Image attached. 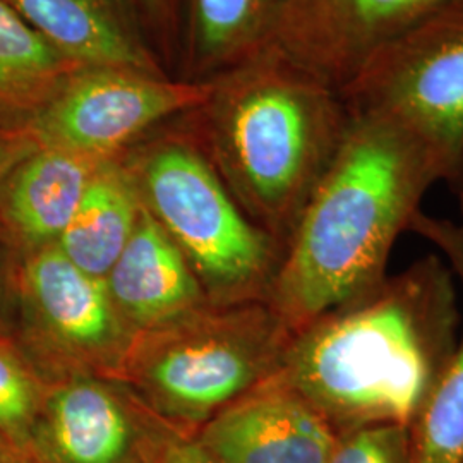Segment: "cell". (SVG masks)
<instances>
[{"label":"cell","mask_w":463,"mask_h":463,"mask_svg":"<svg viewBox=\"0 0 463 463\" xmlns=\"http://www.w3.org/2000/svg\"><path fill=\"white\" fill-rule=\"evenodd\" d=\"M453 273L428 256L296 331L280 373L340 432L412 428L457 347Z\"/></svg>","instance_id":"cell-1"},{"label":"cell","mask_w":463,"mask_h":463,"mask_svg":"<svg viewBox=\"0 0 463 463\" xmlns=\"http://www.w3.org/2000/svg\"><path fill=\"white\" fill-rule=\"evenodd\" d=\"M350 114L268 298L294 333L386 279L398 235L411 229L430 185L445 181L432 151L395 118Z\"/></svg>","instance_id":"cell-2"},{"label":"cell","mask_w":463,"mask_h":463,"mask_svg":"<svg viewBox=\"0 0 463 463\" xmlns=\"http://www.w3.org/2000/svg\"><path fill=\"white\" fill-rule=\"evenodd\" d=\"M215 80L189 116L208 134L233 198L288 242L347 134V103L273 45Z\"/></svg>","instance_id":"cell-3"},{"label":"cell","mask_w":463,"mask_h":463,"mask_svg":"<svg viewBox=\"0 0 463 463\" xmlns=\"http://www.w3.org/2000/svg\"><path fill=\"white\" fill-rule=\"evenodd\" d=\"M294 331L268 300L139 333L120 369L166 419L204 424L280 373Z\"/></svg>","instance_id":"cell-4"},{"label":"cell","mask_w":463,"mask_h":463,"mask_svg":"<svg viewBox=\"0 0 463 463\" xmlns=\"http://www.w3.org/2000/svg\"><path fill=\"white\" fill-rule=\"evenodd\" d=\"M139 198L220 296L268 300L285 252L249 218L206 155L185 136H164L126 156Z\"/></svg>","instance_id":"cell-5"},{"label":"cell","mask_w":463,"mask_h":463,"mask_svg":"<svg viewBox=\"0 0 463 463\" xmlns=\"http://www.w3.org/2000/svg\"><path fill=\"white\" fill-rule=\"evenodd\" d=\"M354 114H381L432 151L463 185V0H447L381 45L340 93Z\"/></svg>","instance_id":"cell-6"},{"label":"cell","mask_w":463,"mask_h":463,"mask_svg":"<svg viewBox=\"0 0 463 463\" xmlns=\"http://www.w3.org/2000/svg\"><path fill=\"white\" fill-rule=\"evenodd\" d=\"M215 86L216 80L185 81L128 69L84 67L16 129L38 146L114 158L162 122L199 109Z\"/></svg>","instance_id":"cell-7"},{"label":"cell","mask_w":463,"mask_h":463,"mask_svg":"<svg viewBox=\"0 0 463 463\" xmlns=\"http://www.w3.org/2000/svg\"><path fill=\"white\" fill-rule=\"evenodd\" d=\"M16 290L32 347L71 364L120 374L136 335L118 315L105 281L49 246L24 256Z\"/></svg>","instance_id":"cell-8"},{"label":"cell","mask_w":463,"mask_h":463,"mask_svg":"<svg viewBox=\"0 0 463 463\" xmlns=\"http://www.w3.org/2000/svg\"><path fill=\"white\" fill-rule=\"evenodd\" d=\"M447 0H279L271 45L342 93L365 61Z\"/></svg>","instance_id":"cell-9"},{"label":"cell","mask_w":463,"mask_h":463,"mask_svg":"<svg viewBox=\"0 0 463 463\" xmlns=\"http://www.w3.org/2000/svg\"><path fill=\"white\" fill-rule=\"evenodd\" d=\"M156 445L112 384L76 374L47 388L28 457L34 463H146Z\"/></svg>","instance_id":"cell-10"},{"label":"cell","mask_w":463,"mask_h":463,"mask_svg":"<svg viewBox=\"0 0 463 463\" xmlns=\"http://www.w3.org/2000/svg\"><path fill=\"white\" fill-rule=\"evenodd\" d=\"M338 430L279 376L204 422L196 438L216 463H330Z\"/></svg>","instance_id":"cell-11"},{"label":"cell","mask_w":463,"mask_h":463,"mask_svg":"<svg viewBox=\"0 0 463 463\" xmlns=\"http://www.w3.org/2000/svg\"><path fill=\"white\" fill-rule=\"evenodd\" d=\"M103 281L134 335L196 313L203 298L193 266L145 204L129 242Z\"/></svg>","instance_id":"cell-12"},{"label":"cell","mask_w":463,"mask_h":463,"mask_svg":"<svg viewBox=\"0 0 463 463\" xmlns=\"http://www.w3.org/2000/svg\"><path fill=\"white\" fill-rule=\"evenodd\" d=\"M107 160L36 145L0 184V229L24 256L53 246Z\"/></svg>","instance_id":"cell-13"},{"label":"cell","mask_w":463,"mask_h":463,"mask_svg":"<svg viewBox=\"0 0 463 463\" xmlns=\"http://www.w3.org/2000/svg\"><path fill=\"white\" fill-rule=\"evenodd\" d=\"M2 2L55 49L81 66L170 76L120 0Z\"/></svg>","instance_id":"cell-14"},{"label":"cell","mask_w":463,"mask_h":463,"mask_svg":"<svg viewBox=\"0 0 463 463\" xmlns=\"http://www.w3.org/2000/svg\"><path fill=\"white\" fill-rule=\"evenodd\" d=\"M279 0H184L177 78L210 81L271 45Z\"/></svg>","instance_id":"cell-15"},{"label":"cell","mask_w":463,"mask_h":463,"mask_svg":"<svg viewBox=\"0 0 463 463\" xmlns=\"http://www.w3.org/2000/svg\"><path fill=\"white\" fill-rule=\"evenodd\" d=\"M141 208L143 203L124 155L110 158L99 166L72 220L53 246L84 273L105 280L129 242Z\"/></svg>","instance_id":"cell-16"},{"label":"cell","mask_w":463,"mask_h":463,"mask_svg":"<svg viewBox=\"0 0 463 463\" xmlns=\"http://www.w3.org/2000/svg\"><path fill=\"white\" fill-rule=\"evenodd\" d=\"M409 231L443 250L463 287V223L419 212ZM411 463H463V336L411 428Z\"/></svg>","instance_id":"cell-17"},{"label":"cell","mask_w":463,"mask_h":463,"mask_svg":"<svg viewBox=\"0 0 463 463\" xmlns=\"http://www.w3.org/2000/svg\"><path fill=\"white\" fill-rule=\"evenodd\" d=\"M81 69L0 0V128L16 129Z\"/></svg>","instance_id":"cell-18"},{"label":"cell","mask_w":463,"mask_h":463,"mask_svg":"<svg viewBox=\"0 0 463 463\" xmlns=\"http://www.w3.org/2000/svg\"><path fill=\"white\" fill-rule=\"evenodd\" d=\"M45 393L33 367L0 338V434L26 455Z\"/></svg>","instance_id":"cell-19"},{"label":"cell","mask_w":463,"mask_h":463,"mask_svg":"<svg viewBox=\"0 0 463 463\" xmlns=\"http://www.w3.org/2000/svg\"><path fill=\"white\" fill-rule=\"evenodd\" d=\"M168 74L177 78L183 50L184 0H120Z\"/></svg>","instance_id":"cell-20"},{"label":"cell","mask_w":463,"mask_h":463,"mask_svg":"<svg viewBox=\"0 0 463 463\" xmlns=\"http://www.w3.org/2000/svg\"><path fill=\"white\" fill-rule=\"evenodd\" d=\"M330 463H411V430L374 424L340 432Z\"/></svg>","instance_id":"cell-21"},{"label":"cell","mask_w":463,"mask_h":463,"mask_svg":"<svg viewBox=\"0 0 463 463\" xmlns=\"http://www.w3.org/2000/svg\"><path fill=\"white\" fill-rule=\"evenodd\" d=\"M153 463H216L196 439L183 436H168L158 439V445L153 453Z\"/></svg>","instance_id":"cell-22"},{"label":"cell","mask_w":463,"mask_h":463,"mask_svg":"<svg viewBox=\"0 0 463 463\" xmlns=\"http://www.w3.org/2000/svg\"><path fill=\"white\" fill-rule=\"evenodd\" d=\"M34 148L36 143L24 131L0 128V184Z\"/></svg>","instance_id":"cell-23"},{"label":"cell","mask_w":463,"mask_h":463,"mask_svg":"<svg viewBox=\"0 0 463 463\" xmlns=\"http://www.w3.org/2000/svg\"><path fill=\"white\" fill-rule=\"evenodd\" d=\"M13 281L0 250V326H4L9 321V315L13 309Z\"/></svg>","instance_id":"cell-24"},{"label":"cell","mask_w":463,"mask_h":463,"mask_svg":"<svg viewBox=\"0 0 463 463\" xmlns=\"http://www.w3.org/2000/svg\"><path fill=\"white\" fill-rule=\"evenodd\" d=\"M0 463H34L23 449L0 434Z\"/></svg>","instance_id":"cell-25"},{"label":"cell","mask_w":463,"mask_h":463,"mask_svg":"<svg viewBox=\"0 0 463 463\" xmlns=\"http://www.w3.org/2000/svg\"><path fill=\"white\" fill-rule=\"evenodd\" d=\"M457 193H458V196H460V204H462V213H463V185H460L458 189H457Z\"/></svg>","instance_id":"cell-26"}]
</instances>
